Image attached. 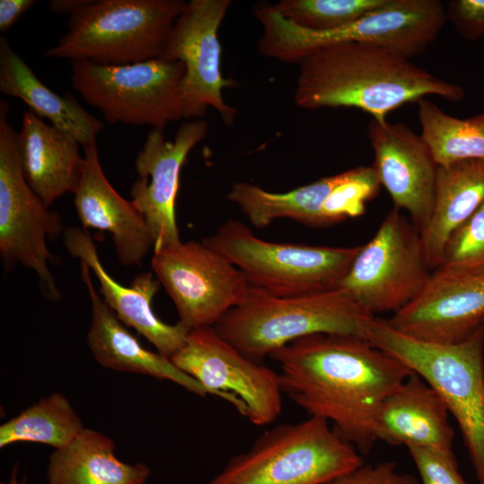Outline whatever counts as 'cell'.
Returning <instances> with one entry per match:
<instances>
[{"instance_id": "obj_24", "label": "cell", "mask_w": 484, "mask_h": 484, "mask_svg": "<svg viewBox=\"0 0 484 484\" xmlns=\"http://www.w3.org/2000/svg\"><path fill=\"white\" fill-rule=\"evenodd\" d=\"M483 203L484 160H466L438 165L432 214L420 232L431 270L441 265L445 246L453 233Z\"/></svg>"}, {"instance_id": "obj_32", "label": "cell", "mask_w": 484, "mask_h": 484, "mask_svg": "<svg viewBox=\"0 0 484 484\" xmlns=\"http://www.w3.org/2000/svg\"><path fill=\"white\" fill-rule=\"evenodd\" d=\"M422 484H468L461 475L453 452L407 447Z\"/></svg>"}, {"instance_id": "obj_18", "label": "cell", "mask_w": 484, "mask_h": 484, "mask_svg": "<svg viewBox=\"0 0 484 484\" xmlns=\"http://www.w3.org/2000/svg\"><path fill=\"white\" fill-rule=\"evenodd\" d=\"M64 244L69 254L84 262L97 277L99 294L125 325L134 328L166 358L170 359L184 345L190 330L179 322L175 324L163 322L152 309L151 302L160 282L151 272L141 273L125 287L105 269L86 229L66 228Z\"/></svg>"}, {"instance_id": "obj_5", "label": "cell", "mask_w": 484, "mask_h": 484, "mask_svg": "<svg viewBox=\"0 0 484 484\" xmlns=\"http://www.w3.org/2000/svg\"><path fill=\"white\" fill-rule=\"evenodd\" d=\"M367 341L406 364L441 396L462 435L476 476L484 484V337L440 344L409 337L375 318Z\"/></svg>"}, {"instance_id": "obj_35", "label": "cell", "mask_w": 484, "mask_h": 484, "mask_svg": "<svg viewBox=\"0 0 484 484\" xmlns=\"http://www.w3.org/2000/svg\"><path fill=\"white\" fill-rule=\"evenodd\" d=\"M35 3V0H0V30H7Z\"/></svg>"}, {"instance_id": "obj_12", "label": "cell", "mask_w": 484, "mask_h": 484, "mask_svg": "<svg viewBox=\"0 0 484 484\" xmlns=\"http://www.w3.org/2000/svg\"><path fill=\"white\" fill-rule=\"evenodd\" d=\"M170 359L208 394L230 402L252 424L266 426L280 416L282 391L278 373L245 356L213 326L190 330Z\"/></svg>"}, {"instance_id": "obj_17", "label": "cell", "mask_w": 484, "mask_h": 484, "mask_svg": "<svg viewBox=\"0 0 484 484\" xmlns=\"http://www.w3.org/2000/svg\"><path fill=\"white\" fill-rule=\"evenodd\" d=\"M375 154L374 169L394 208L406 211L421 232L428 225L435 202L438 165L420 134L403 123L368 125Z\"/></svg>"}, {"instance_id": "obj_23", "label": "cell", "mask_w": 484, "mask_h": 484, "mask_svg": "<svg viewBox=\"0 0 484 484\" xmlns=\"http://www.w3.org/2000/svg\"><path fill=\"white\" fill-rule=\"evenodd\" d=\"M0 91L22 99L36 116L72 134L83 150L97 145L104 123L87 112L70 92L61 96L47 87L5 37L0 38Z\"/></svg>"}, {"instance_id": "obj_28", "label": "cell", "mask_w": 484, "mask_h": 484, "mask_svg": "<svg viewBox=\"0 0 484 484\" xmlns=\"http://www.w3.org/2000/svg\"><path fill=\"white\" fill-rule=\"evenodd\" d=\"M420 136L437 165L466 160H484V114L457 118L427 98L417 101Z\"/></svg>"}, {"instance_id": "obj_34", "label": "cell", "mask_w": 484, "mask_h": 484, "mask_svg": "<svg viewBox=\"0 0 484 484\" xmlns=\"http://www.w3.org/2000/svg\"><path fill=\"white\" fill-rule=\"evenodd\" d=\"M445 12L447 19L466 40L473 41L484 35V0H453Z\"/></svg>"}, {"instance_id": "obj_6", "label": "cell", "mask_w": 484, "mask_h": 484, "mask_svg": "<svg viewBox=\"0 0 484 484\" xmlns=\"http://www.w3.org/2000/svg\"><path fill=\"white\" fill-rule=\"evenodd\" d=\"M183 0H87L48 58L125 65L161 57Z\"/></svg>"}, {"instance_id": "obj_14", "label": "cell", "mask_w": 484, "mask_h": 484, "mask_svg": "<svg viewBox=\"0 0 484 484\" xmlns=\"http://www.w3.org/2000/svg\"><path fill=\"white\" fill-rule=\"evenodd\" d=\"M231 0H190L177 18L161 58L180 61L186 68L182 82L184 119H201L210 107L226 125H232L237 109L228 105L224 88L237 82L224 78L218 30L232 4Z\"/></svg>"}, {"instance_id": "obj_25", "label": "cell", "mask_w": 484, "mask_h": 484, "mask_svg": "<svg viewBox=\"0 0 484 484\" xmlns=\"http://www.w3.org/2000/svg\"><path fill=\"white\" fill-rule=\"evenodd\" d=\"M150 474L144 463L120 461L111 437L84 428L69 445L52 453L47 484H145Z\"/></svg>"}, {"instance_id": "obj_13", "label": "cell", "mask_w": 484, "mask_h": 484, "mask_svg": "<svg viewBox=\"0 0 484 484\" xmlns=\"http://www.w3.org/2000/svg\"><path fill=\"white\" fill-rule=\"evenodd\" d=\"M151 263L188 330L214 326L247 298L250 285L243 272L203 241L153 250Z\"/></svg>"}, {"instance_id": "obj_8", "label": "cell", "mask_w": 484, "mask_h": 484, "mask_svg": "<svg viewBox=\"0 0 484 484\" xmlns=\"http://www.w3.org/2000/svg\"><path fill=\"white\" fill-rule=\"evenodd\" d=\"M203 243L239 269L250 286L281 298L337 289L362 246L269 242L236 220L220 226Z\"/></svg>"}, {"instance_id": "obj_9", "label": "cell", "mask_w": 484, "mask_h": 484, "mask_svg": "<svg viewBox=\"0 0 484 484\" xmlns=\"http://www.w3.org/2000/svg\"><path fill=\"white\" fill-rule=\"evenodd\" d=\"M185 73L182 62L161 57L125 65L77 60L72 61L71 82L107 122L163 131L184 118Z\"/></svg>"}, {"instance_id": "obj_22", "label": "cell", "mask_w": 484, "mask_h": 484, "mask_svg": "<svg viewBox=\"0 0 484 484\" xmlns=\"http://www.w3.org/2000/svg\"><path fill=\"white\" fill-rule=\"evenodd\" d=\"M17 142L24 177L47 207L74 191L83 157L79 142L70 134L46 124L25 110Z\"/></svg>"}, {"instance_id": "obj_30", "label": "cell", "mask_w": 484, "mask_h": 484, "mask_svg": "<svg viewBox=\"0 0 484 484\" xmlns=\"http://www.w3.org/2000/svg\"><path fill=\"white\" fill-rule=\"evenodd\" d=\"M380 186L372 167H357L337 174L336 183L322 207L324 226L362 215Z\"/></svg>"}, {"instance_id": "obj_36", "label": "cell", "mask_w": 484, "mask_h": 484, "mask_svg": "<svg viewBox=\"0 0 484 484\" xmlns=\"http://www.w3.org/2000/svg\"><path fill=\"white\" fill-rule=\"evenodd\" d=\"M87 0H52L48 4L49 9L57 13L69 14L81 8Z\"/></svg>"}, {"instance_id": "obj_29", "label": "cell", "mask_w": 484, "mask_h": 484, "mask_svg": "<svg viewBox=\"0 0 484 484\" xmlns=\"http://www.w3.org/2000/svg\"><path fill=\"white\" fill-rule=\"evenodd\" d=\"M387 0H281L273 7L296 25L326 31L347 26Z\"/></svg>"}, {"instance_id": "obj_11", "label": "cell", "mask_w": 484, "mask_h": 484, "mask_svg": "<svg viewBox=\"0 0 484 484\" xmlns=\"http://www.w3.org/2000/svg\"><path fill=\"white\" fill-rule=\"evenodd\" d=\"M420 232L393 208L339 284L372 315L400 310L423 290L431 273Z\"/></svg>"}, {"instance_id": "obj_4", "label": "cell", "mask_w": 484, "mask_h": 484, "mask_svg": "<svg viewBox=\"0 0 484 484\" xmlns=\"http://www.w3.org/2000/svg\"><path fill=\"white\" fill-rule=\"evenodd\" d=\"M263 28L260 53L284 63H299L308 53L333 44L360 42L383 46L411 58L422 54L447 20L438 0H387L356 22L332 30L301 28L284 18L271 3L254 10Z\"/></svg>"}, {"instance_id": "obj_20", "label": "cell", "mask_w": 484, "mask_h": 484, "mask_svg": "<svg viewBox=\"0 0 484 484\" xmlns=\"http://www.w3.org/2000/svg\"><path fill=\"white\" fill-rule=\"evenodd\" d=\"M80 265L81 277L91 303L87 343L95 360L112 370L167 380L198 396H206V389L178 369L170 359L142 345L97 291L89 266L82 261Z\"/></svg>"}, {"instance_id": "obj_26", "label": "cell", "mask_w": 484, "mask_h": 484, "mask_svg": "<svg viewBox=\"0 0 484 484\" xmlns=\"http://www.w3.org/2000/svg\"><path fill=\"white\" fill-rule=\"evenodd\" d=\"M336 180L337 174L286 193H272L251 183L238 182L232 185L227 199L257 228H265L278 218L321 227L322 207Z\"/></svg>"}, {"instance_id": "obj_10", "label": "cell", "mask_w": 484, "mask_h": 484, "mask_svg": "<svg viewBox=\"0 0 484 484\" xmlns=\"http://www.w3.org/2000/svg\"><path fill=\"white\" fill-rule=\"evenodd\" d=\"M8 103L0 100V253L5 270L20 264L35 272L41 294L49 300L60 291L49 264L47 245L63 230L56 212L47 207L27 183L22 168L17 132L7 120Z\"/></svg>"}, {"instance_id": "obj_21", "label": "cell", "mask_w": 484, "mask_h": 484, "mask_svg": "<svg viewBox=\"0 0 484 484\" xmlns=\"http://www.w3.org/2000/svg\"><path fill=\"white\" fill-rule=\"evenodd\" d=\"M448 416L441 396L413 372L382 403L376 422L377 440L453 452L454 433Z\"/></svg>"}, {"instance_id": "obj_7", "label": "cell", "mask_w": 484, "mask_h": 484, "mask_svg": "<svg viewBox=\"0 0 484 484\" xmlns=\"http://www.w3.org/2000/svg\"><path fill=\"white\" fill-rule=\"evenodd\" d=\"M363 464L326 420L309 416L265 431L208 484H324Z\"/></svg>"}, {"instance_id": "obj_1", "label": "cell", "mask_w": 484, "mask_h": 484, "mask_svg": "<svg viewBox=\"0 0 484 484\" xmlns=\"http://www.w3.org/2000/svg\"><path fill=\"white\" fill-rule=\"evenodd\" d=\"M285 393L309 416L326 420L359 453L377 440L376 422L384 401L413 371L369 341L317 333L270 355Z\"/></svg>"}, {"instance_id": "obj_3", "label": "cell", "mask_w": 484, "mask_h": 484, "mask_svg": "<svg viewBox=\"0 0 484 484\" xmlns=\"http://www.w3.org/2000/svg\"><path fill=\"white\" fill-rule=\"evenodd\" d=\"M375 318L339 288L281 298L250 286L246 301L213 327L245 356L263 362L280 348L312 334L367 340Z\"/></svg>"}, {"instance_id": "obj_27", "label": "cell", "mask_w": 484, "mask_h": 484, "mask_svg": "<svg viewBox=\"0 0 484 484\" xmlns=\"http://www.w3.org/2000/svg\"><path fill=\"white\" fill-rule=\"evenodd\" d=\"M84 428L70 401L62 393H52L1 425L0 448L31 442L60 449Z\"/></svg>"}, {"instance_id": "obj_33", "label": "cell", "mask_w": 484, "mask_h": 484, "mask_svg": "<svg viewBox=\"0 0 484 484\" xmlns=\"http://www.w3.org/2000/svg\"><path fill=\"white\" fill-rule=\"evenodd\" d=\"M324 484H419L417 479L401 472L395 462L363 464Z\"/></svg>"}, {"instance_id": "obj_15", "label": "cell", "mask_w": 484, "mask_h": 484, "mask_svg": "<svg viewBox=\"0 0 484 484\" xmlns=\"http://www.w3.org/2000/svg\"><path fill=\"white\" fill-rule=\"evenodd\" d=\"M385 320L394 330L423 341L465 340L484 321V266L436 268L420 293Z\"/></svg>"}, {"instance_id": "obj_37", "label": "cell", "mask_w": 484, "mask_h": 484, "mask_svg": "<svg viewBox=\"0 0 484 484\" xmlns=\"http://www.w3.org/2000/svg\"><path fill=\"white\" fill-rule=\"evenodd\" d=\"M480 328H481V331H482V333H483V337H484V321L482 322L481 325H480ZM483 367H484V363H483Z\"/></svg>"}, {"instance_id": "obj_31", "label": "cell", "mask_w": 484, "mask_h": 484, "mask_svg": "<svg viewBox=\"0 0 484 484\" xmlns=\"http://www.w3.org/2000/svg\"><path fill=\"white\" fill-rule=\"evenodd\" d=\"M440 266H484V203L450 237Z\"/></svg>"}, {"instance_id": "obj_16", "label": "cell", "mask_w": 484, "mask_h": 484, "mask_svg": "<svg viewBox=\"0 0 484 484\" xmlns=\"http://www.w3.org/2000/svg\"><path fill=\"white\" fill-rule=\"evenodd\" d=\"M203 119L186 120L173 140L151 129L140 150L131 188V202L143 216L154 240L153 250L181 242L176 220L179 175L188 153L207 135Z\"/></svg>"}, {"instance_id": "obj_19", "label": "cell", "mask_w": 484, "mask_h": 484, "mask_svg": "<svg viewBox=\"0 0 484 484\" xmlns=\"http://www.w3.org/2000/svg\"><path fill=\"white\" fill-rule=\"evenodd\" d=\"M73 194L82 229L108 232L119 263L140 266L154 247L153 238L143 216L106 177L97 145L84 150L81 176Z\"/></svg>"}, {"instance_id": "obj_2", "label": "cell", "mask_w": 484, "mask_h": 484, "mask_svg": "<svg viewBox=\"0 0 484 484\" xmlns=\"http://www.w3.org/2000/svg\"><path fill=\"white\" fill-rule=\"evenodd\" d=\"M295 104L305 109L355 108L378 122L428 95L450 101L464 97L460 85L442 80L383 46L346 42L317 48L299 61Z\"/></svg>"}]
</instances>
